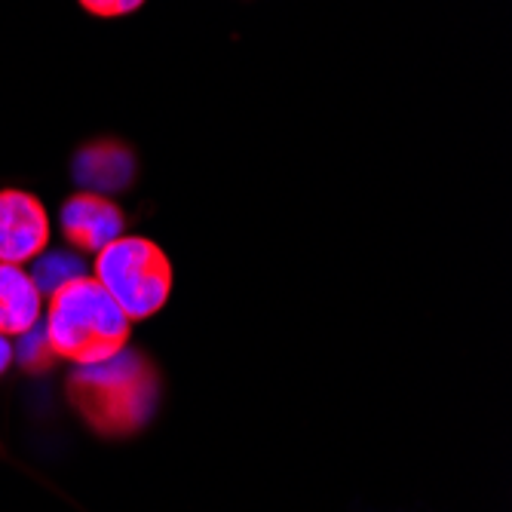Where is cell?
Returning a JSON list of instances; mask_svg holds the SVG:
<instances>
[{
	"instance_id": "cell-4",
	"label": "cell",
	"mask_w": 512,
	"mask_h": 512,
	"mask_svg": "<svg viewBox=\"0 0 512 512\" xmlns=\"http://www.w3.org/2000/svg\"><path fill=\"white\" fill-rule=\"evenodd\" d=\"M53 224L46 206L19 188L0 191V264H28L50 249Z\"/></svg>"
},
{
	"instance_id": "cell-9",
	"label": "cell",
	"mask_w": 512,
	"mask_h": 512,
	"mask_svg": "<svg viewBox=\"0 0 512 512\" xmlns=\"http://www.w3.org/2000/svg\"><path fill=\"white\" fill-rule=\"evenodd\" d=\"M13 359L31 371V375H43V371H50L53 362L59 359L50 347V341H46V332H43V325H34L31 332L19 335V344L13 347Z\"/></svg>"
},
{
	"instance_id": "cell-3",
	"label": "cell",
	"mask_w": 512,
	"mask_h": 512,
	"mask_svg": "<svg viewBox=\"0 0 512 512\" xmlns=\"http://www.w3.org/2000/svg\"><path fill=\"white\" fill-rule=\"evenodd\" d=\"M92 273H96L92 279H99L129 322L157 316L175 286L169 255L154 240L138 234H123L96 252Z\"/></svg>"
},
{
	"instance_id": "cell-2",
	"label": "cell",
	"mask_w": 512,
	"mask_h": 512,
	"mask_svg": "<svg viewBox=\"0 0 512 512\" xmlns=\"http://www.w3.org/2000/svg\"><path fill=\"white\" fill-rule=\"evenodd\" d=\"M129 319L99 279L80 276L50 295L43 332L59 359L96 365L126 350Z\"/></svg>"
},
{
	"instance_id": "cell-6",
	"label": "cell",
	"mask_w": 512,
	"mask_h": 512,
	"mask_svg": "<svg viewBox=\"0 0 512 512\" xmlns=\"http://www.w3.org/2000/svg\"><path fill=\"white\" fill-rule=\"evenodd\" d=\"M71 175L83 191L111 197L135 181V154L117 138H96L74 154Z\"/></svg>"
},
{
	"instance_id": "cell-7",
	"label": "cell",
	"mask_w": 512,
	"mask_h": 512,
	"mask_svg": "<svg viewBox=\"0 0 512 512\" xmlns=\"http://www.w3.org/2000/svg\"><path fill=\"white\" fill-rule=\"evenodd\" d=\"M43 295L19 264H0V335L19 338L40 325Z\"/></svg>"
},
{
	"instance_id": "cell-8",
	"label": "cell",
	"mask_w": 512,
	"mask_h": 512,
	"mask_svg": "<svg viewBox=\"0 0 512 512\" xmlns=\"http://www.w3.org/2000/svg\"><path fill=\"white\" fill-rule=\"evenodd\" d=\"M86 276V261L80 258V252H68V249H46L34 258V270L31 279L40 289V295H53L56 289H62L71 279Z\"/></svg>"
},
{
	"instance_id": "cell-11",
	"label": "cell",
	"mask_w": 512,
	"mask_h": 512,
	"mask_svg": "<svg viewBox=\"0 0 512 512\" xmlns=\"http://www.w3.org/2000/svg\"><path fill=\"white\" fill-rule=\"evenodd\" d=\"M13 365V344H10V338H4L0 335V375Z\"/></svg>"
},
{
	"instance_id": "cell-1",
	"label": "cell",
	"mask_w": 512,
	"mask_h": 512,
	"mask_svg": "<svg viewBox=\"0 0 512 512\" xmlns=\"http://www.w3.org/2000/svg\"><path fill=\"white\" fill-rule=\"evenodd\" d=\"M68 399L99 436H132L160 402V375L145 353L123 350L96 365H77L68 375Z\"/></svg>"
},
{
	"instance_id": "cell-5",
	"label": "cell",
	"mask_w": 512,
	"mask_h": 512,
	"mask_svg": "<svg viewBox=\"0 0 512 512\" xmlns=\"http://www.w3.org/2000/svg\"><path fill=\"white\" fill-rule=\"evenodd\" d=\"M59 224H62L65 243L74 252L96 255L108 243L123 237L126 215H123V209L111 197L92 194V191H77L74 197H68L62 203Z\"/></svg>"
},
{
	"instance_id": "cell-10",
	"label": "cell",
	"mask_w": 512,
	"mask_h": 512,
	"mask_svg": "<svg viewBox=\"0 0 512 512\" xmlns=\"http://www.w3.org/2000/svg\"><path fill=\"white\" fill-rule=\"evenodd\" d=\"M77 4L89 13V16H99V19H120L135 13L138 7H145V0H77Z\"/></svg>"
}]
</instances>
